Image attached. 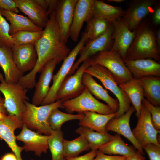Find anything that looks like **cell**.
Listing matches in <instances>:
<instances>
[{
    "instance_id": "6da1fadb",
    "label": "cell",
    "mask_w": 160,
    "mask_h": 160,
    "mask_svg": "<svg viewBox=\"0 0 160 160\" xmlns=\"http://www.w3.org/2000/svg\"><path fill=\"white\" fill-rule=\"evenodd\" d=\"M54 12L49 15L48 23L43 30L42 36L34 44L37 55L36 66L31 71L23 75L18 82L28 89H32L35 87L36 74L40 73L48 62L56 60L59 64L64 60L70 52V49L61 40Z\"/></svg>"
},
{
    "instance_id": "7a4b0ae2",
    "label": "cell",
    "mask_w": 160,
    "mask_h": 160,
    "mask_svg": "<svg viewBox=\"0 0 160 160\" xmlns=\"http://www.w3.org/2000/svg\"><path fill=\"white\" fill-rule=\"evenodd\" d=\"M151 59L156 61L160 59V49L156 36L147 25L142 23L136 30L135 37L127 53L125 60H132Z\"/></svg>"
},
{
    "instance_id": "3957f363",
    "label": "cell",
    "mask_w": 160,
    "mask_h": 160,
    "mask_svg": "<svg viewBox=\"0 0 160 160\" xmlns=\"http://www.w3.org/2000/svg\"><path fill=\"white\" fill-rule=\"evenodd\" d=\"M63 103L58 100L51 104L38 106L26 100V109L22 115L21 121L31 130H35L41 134L50 135L52 129L48 122L49 116L55 108L65 109Z\"/></svg>"
},
{
    "instance_id": "277c9868",
    "label": "cell",
    "mask_w": 160,
    "mask_h": 160,
    "mask_svg": "<svg viewBox=\"0 0 160 160\" xmlns=\"http://www.w3.org/2000/svg\"><path fill=\"white\" fill-rule=\"evenodd\" d=\"M84 72L97 79L105 88L111 92L118 99L119 108L114 118L123 116L130 108L131 103L126 93L119 87L112 73L105 67L98 64L93 65L87 68Z\"/></svg>"
},
{
    "instance_id": "5b68a950",
    "label": "cell",
    "mask_w": 160,
    "mask_h": 160,
    "mask_svg": "<svg viewBox=\"0 0 160 160\" xmlns=\"http://www.w3.org/2000/svg\"><path fill=\"white\" fill-rule=\"evenodd\" d=\"M89 67L101 65L113 75L119 85L133 78L132 74L118 53L111 50L99 52L87 60Z\"/></svg>"
},
{
    "instance_id": "8992f818",
    "label": "cell",
    "mask_w": 160,
    "mask_h": 160,
    "mask_svg": "<svg viewBox=\"0 0 160 160\" xmlns=\"http://www.w3.org/2000/svg\"><path fill=\"white\" fill-rule=\"evenodd\" d=\"M0 92L4 96V106L8 115L15 116L21 120L23 113L26 110L25 101L28 100L26 95L28 89L18 83H8L0 73Z\"/></svg>"
},
{
    "instance_id": "52a82bcc",
    "label": "cell",
    "mask_w": 160,
    "mask_h": 160,
    "mask_svg": "<svg viewBox=\"0 0 160 160\" xmlns=\"http://www.w3.org/2000/svg\"><path fill=\"white\" fill-rule=\"evenodd\" d=\"M88 39L87 33L85 32H83L79 42L64 60L61 67L57 73L53 75L52 85L41 105L51 104L56 101V95L60 86L68 75L77 55Z\"/></svg>"
},
{
    "instance_id": "ba28073f",
    "label": "cell",
    "mask_w": 160,
    "mask_h": 160,
    "mask_svg": "<svg viewBox=\"0 0 160 160\" xmlns=\"http://www.w3.org/2000/svg\"><path fill=\"white\" fill-rule=\"evenodd\" d=\"M66 111L69 113L76 112L83 113L87 111L108 115L114 113L108 105L100 102L95 98L86 88L78 97L63 102Z\"/></svg>"
},
{
    "instance_id": "9c48e42d",
    "label": "cell",
    "mask_w": 160,
    "mask_h": 160,
    "mask_svg": "<svg viewBox=\"0 0 160 160\" xmlns=\"http://www.w3.org/2000/svg\"><path fill=\"white\" fill-rule=\"evenodd\" d=\"M114 29L113 24L111 23L102 35L93 40L88 39L79 52L80 57L74 63L68 75L74 74L79 65L90 57L99 52L109 50L113 40Z\"/></svg>"
},
{
    "instance_id": "30bf717a",
    "label": "cell",
    "mask_w": 160,
    "mask_h": 160,
    "mask_svg": "<svg viewBox=\"0 0 160 160\" xmlns=\"http://www.w3.org/2000/svg\"><path fill=\"white\" fill-rule=\"evenodd\" d=\"M88 67L86 60L74 74L66 76L57 91L55 101L60 100L63 102L78 97L83 92L86 87L82 83V77Z\"/></svg>"
},
{
    "instance_id": "8fae6325",
    "label": "cell",
    "mask_w": 160,
    "mask_h": 160,
    "mask_svg": "<svg viewBox=\"0 0 160 160\" xmlns=\"http://www.w3.org/2000/svg\"><path fill=\"white\" fill-rule=\"evenodd\" d=\"M136 127L132 130L135 139L143 147L151 143L160 147L157 135L160 130L155 129L151 121V114L148 110L142 103L140 114Z\"/></svg>"
},
{
    "instance_id": "7c38bea8",
    "label": "cell",
    "mask_w": 160,
    "mask_h": 160,
    "mask_svg": "<svg viewBox=\"0 0 160 160\" xmlns=\"http://www.w3.org/2000/svg\"><path fill=\"white\" fill-rule=\"evenodd\" d=\"M23 126L21 121L17 116L0 112V138L7 143L17 160H23L21 153L24 148L17 145L14 131L17 129H22Z\"/></svg>"
},
{
    "instance_id": "4fadbf2b",
    "label": "cell",
    "mask_w": 160,
    "mask_h": 160,
    "mask_svg": "<svg viewBox=\"0 0 160 160\" xmlns=\"http://www.w3.org/2000/svg\"><path fill=\"white\" fill-rule=\"evenodd\" d=\"M78 0H60L55 11L62 42L66 44L70 37L74 8Z\"/></svg>"
},
{
    "instance_id": "5bb4252c",
    "label": "cell",
    "mask_w": 160,
    "mask_h": 160,
    "mask_svg": "<svg viewBox=\"0 0 160 160\" xmlns=\"http://www.w3.org/2000/svg\"><path fill=\"white\" fill-rule=\"evenodd\" d=\"M155 0H135L130 4L122 20L131 31L135 30L143 19L152 9Z\"/></svg>"
},
{
    "instance_id": "9a60e30c",
    "label": "cell",
    "mask_w": 160,
    "mask_h": 160,
    "mask_svg": "<svg viewBox=\"0 0 160 160\" xmlns=\"http://www.w3.org/2000/svg\"><path fill=\"white\" fill-rule=\"evenodd\" d=\"M49 136L42 135L32 131L23 124L22 130L16 136V140L23 143L24 150L26 152H34L35 155L40 156L43 153H46L49 148L47 143Z\"/></svg>"
},
{
    "instance_id": "2e32d148",
    "label": "cell",
    "mask_w": 160,
    "mask_h": 160,
    "mask_svg": "<svg viewBox=\"0 0 160 160\" xmlns=\"http://www.w3.org/2000/svg\"><path fill=\"white\" fill-rule=\"evenodd\" d=\"M114 43L111 50L119 53L123 60L136 35V30L131 31L122 19L113 23Z\"/></svg>"
},
{
    "instance_id": "e0dca14e",
    "label": "cell",
    "mask_w": 160,
    "mask_h": 160,
    "mask_svg": "<svg viewBox=\"0 0 160 160\" xmlns=\"http://www.w3.org/2000/svg\"><path fill=\"white\" fill-rule=\"evenodd\" d=\"M135 111V109L132 105L129 110L123 116L118 118H111L106 124L105 128L108 131L114 132L124 136L132 143L143 155H144L143 148L135 139L130 127V118Z\"/></svg>"
},
{
    "instance_id": "ac0fdd59",
    "label": "cell",
    "mask_w": 160,
    "mask_h": 160,
    "mask_svg": "<svg viewBox=\"0 0 160 160\" xmlns=\"http://www.w3.org/2000/svg\"><path fill=\"white\" fill-rule=\"evenodd\" d=\"M12 49L13 60L20 72L23 73L33 70L37 61L34 44L14 46Z\"/></svg>"
},
{
    "instance_id": "d6986e66",
    "label": "cell",
    "mask_w": 160,
    "mask_h": 160,
    "mask_svg": "<svg viewBox=\"0 0 160 160\" xmlns=\"http://www.w3.org/2000/svg\"><path fill=\"white\" fill-rule=\"evenodd\" d=\"M58 64L56 60H51L41 70L38 81L35 86V90L32 100V104L37 106L41 105L47 96L50 88L49 85L53 71Z\"/></svg>"
},
{
    "instance_id": "ffe728a7",
    "label": "cell",
    "mask_w": 160,
    "mask_h": 160,
    "mask_svg": "<svg viewBox=\"0 0 160 160\" xmlns=\"http://www.w3.org/2000/svg\"><path fill=\"white\" fill-rule=\"evenodd\" d=\"M94 0H78L74 8L70 37L75 42L77 41L84 22L92 17V9Z\"/></svg>"
},
{
    "instance_id": "44dd1931",
    "label": "cell",
    "mask_w": 160,
    "mask_h": 160,
    "mask_svg": "<svg viewBox=\"0 0 160 160\" xmlns=\"http://www.w3.org/2000/svg\"><path fill=\"white\" fill-rule=\"evenodd\" d=\"M18 9L27 15L37 26L43 28L47 25L49 14L47 10L39 6L34 0H14Z\"/></svg>"
},
{
    "instance_id": "7402d4cb",
    "label": "cell",
    "mask_w": 160,
    "mask_h": 160,
    "mask_svg": "<svg viewBox=\"0 0 160 160\" xmlns=\"http://www.w3.org/2000/svg\"><path fill=\"white\" fill-rule=\"evenodd\" d=\"M124 61L133 78L139 79L145 76H160V64L154 60L143 59L132 60H124Z\"/></svg>"
},
{
    "instance_id": "603a6c76",
    "label": "cell",
    "mask_w": 160,
    "mask_h": 160,
    "mask_svg": "<svg viewBox=\"0 0 160 160\" xmlns=\"http://www.w3.org/2000/svg\"><path fill=\"white\" fill-rule=\"evenodd\" d=\"M12 48L6 46L0 47V66L4 75V80L8 83L18 82L23 76L17 68L12 58Z\"/></svg>"
},
{
    "instance_id": "cb8c5ba5",
    "label": "cell",
    "mask_w": 160,
    "mask_h": 160,
    "mask_svg": "<svg viewBox=\"0 0 160 160\" xmlns=\"http://www.w3.org/2000/svg\"><path fill=\"white\" fill-rule=\"evenodd\" d=\"M82 83L87 88L92 95L97 98L105 102L116 113L119 108L118 100L111 97L107 91L98 84L89 74L84 72L82 77Z\"/></svg>"
},
{
    "instance_id": "d4e9b609",
    "label": "cell",
    "mask_w": 160,
    "mask_h": 160,
    "mask_svg": "<svg viewBox=\"0 0 160 160\" xmlns=\"http://www.w3.org/2000/svg\"><path fill=\"white\" fill-rule=\"evenodd\" d=\"M0 9L2 15L10 23V35L19 31L37 32L43 30V28L36 25L26 17L3 9Z\"/></svg>"
},
{
    "instance_id": "484cf974",
    "label": "cell",
    "mask_w": 160,
    "mask_h": 160,
    "mask_svg": "<svg viewBox=\"0 0 160 160\" xmlns=\"http://www.w3.org/2000/svg\"><path fill=\"white\" fill-rule=\"evenodd\" d=\"M119 86L132 103L136 111V116L138 119L140 114L142 101L144 98L143 88L139 79L133 78Z\"/></svg>"
},
{
    "instance_id": "4316f807",
    "label": "cell",
    "mask_w": 160,
    "mask_h": 160,
    "mask_svg": "<svg viewBox=\"0 0 160 160\" xmlns=\"http://www.w3.org/2000/svg\"><path fill=\"white\" fill-rule=\"evenodd\" d=\"M83 113L84 116L79 123L80 126L102 133H108L105 128L106 125L111 118L114 117L115 113L104 115L92 111H85Z\"/></svg>"
},
{
    "instance_id": "83f0119b",
    "label": "cell",
    "mask_w": 160,
    "mask_h": 160,
    "mask_svg": "<svg viewBox=\"0 0 160 160\" xmlns=\"http://www.w3.org/2000/svg\"><path fill=\"white\" fill-rule=\"evenodd\" d=\"M125 12L121 7L109 5L102 1L94 0L92 9L93 17H101L113 23L123 17Z\"/></svg>"
},
{
    "instance_id": "f1b7e54d",
    "label": "cell",
    "mask_w": 160,
    "mask_h": 160,
    "mask_svg": "<svg viewBox=\"0 0 160 160\" xmlns=\"http://www.w3.org/2000/svg\"><path fill=\"white\" fill-rule=\"evenodd\" d=\"M143 90L144 96L151 104L160 106V77L148 76L139 79Z\"/></svg>"
},
{
    "instance_id": "f546056e",
    "label": "cell",
    "mask_w": 160,
    "mask_h": 160,
    "mask_svg": "<svg viewBox=\"0 0 160 160\" xmlns=\"http://www.w3.org/2000/svg\"><path fill=\"white\" fill-rule=\"evenodd\" d=\"M115 137L101 146L98 151L105 154L121 155L128 157L134 154L136 151L128 146L121 138L120 135L117 134Z\"/></svg>"
},
{
    "instance_id": "4dcf8cb0",
    "label": "cell",
    "mask_w": 160,
    "mask_h": 160,
    "mask_svg": "<svg viewBox=\"0 0 160 160\" xmlns=\"http://www.w3.org/2000/svg\"><path fill=\"white\" fill-rule=\"evenodd\" d=\"M83 136L88 142L92 151L98 150L102 146L114 138L116 135L105 134L92 130L87 127L80 126L75 131Z\"/></svg>"
},
{
    "instance_id": "1f68e13d",
    "label": "cell",
    "mask_w": 160,
    "mask_h": 160,
    "mask_svg": "<svg viewBox=\"0 0 160 160\" xmlns=\"http://www.w3.org/2000/svg\"><path fill=\"white\" fill-rule=\"evenodd\" d=\"M63 146L65 158L77 156L80 153L91 149L87 140L81 135L72 140L64 138Z\"/></svg>"
},
{
    "instance_id": "d6a6232c",
    "label": "cell",
    "mask_w": 160,
    "mask_h": 160,
    "mask_svg": "<svg viewBox=\"0 0 160 160\" xmlns=\"http://www.w3.org/2000/svg\"><path fill=\"white\" fill-rule=\"evenodd\" d=\"M63 132L61 129L52 130L47 143L52 160H64L63 156Z\"/></svg>"
},
{
    "instance_id": "836d02e7",
    "label": "cell",
    "mask_w": 160,
    "mask_h": 160,
    "mask_svg": "<svg viewBox=\"0 0 160 160\" xmlns=\"http://www.w3.org/2000/svg\"><path fill=\"white\" fill-rule=\"evenodd\" d=\"M84 116V113L77 114L66 113L60 111L59 108H56L51 111L48 121L51 129L55 130L61 129L62 124L66 121L74 119L80 120Z\"/></svg>"
},
{
    "instance_id": "e575fe53",
    "label": "cell",
    "mask_w": 160,
    "mask_h": 160,
    "mask_svg": "<svg viewBox=\"0 0 160 160\" xmlns=\"http://www.w3.org/2000/svg\"><path fill=\"white\" fill-rule=\"evenodd\" d=\"M87 23L85 32L87 34L88 39L91 40L103 34L111 23L103 18L93 16Z\"/></svg>"
},
{
    "instance_id": "d590c367",
    "label": "cell",
    "mask_w": 160,
    "mask_h": 160,
    "mask_svg": "<svg viewBox=\"0 0 160 160\" xmlns=\"http://www.w3.org/2000/svg\"><path fill=\"white\" fill-rule=\"evenodd\" d=\"M43 30L40 31H19L10 35L14 46L34 44L42 36Z\"/></svg>"
},
{
    "instance_id": "8d00e7d4",
    "label": "cell",
    "mask_w": 160,
    "mask_h": 160,
    "mask_svg": "<svg viewBox=\"0 0 160 160\" xmlns=\"http://www.w3.org/2000/svg\"><path fill=\"white\" fill-rule=\"evenodd\" d=\"M9 30L10 25L1 14L0 9V47L5 45L11 48L14 47Z\"/></svg>"
},
{
    "instance_id": "74e56055",
    "label": "cell",
    "mask_w": 160,
    "mask_h": 160,
    "mask_svg": "<svg viewBox=\"0 0 160 160\" xmlns=\"http://www.w3.org/2000/svg\"><path fill=\"white\" fill-rule=\"evenodd\" d=\"M142 103L148 110L151 116L152 124L156 129H160V106H155L146 99L143 98Z\"/></svg>"
},
{
    "instance_id": "f35d334b",
    "label": "cell",
    "mask_w": 160,
    "mask_h": 160,
    "mask_svg": "<svg viewBox=\"0 0 160 160\" xmlns=\"http://www.w3.org/2000/svg\"><path fill=\"white\" fill-rule=\"evenodd\" d=\"M148 154L150 160H160V147L150 143L143 147Z\"/></svg>"
},
{
    "instance_id": "ab89813d",
    "label": "cell",
    "mask_w": 160,
    "mask_h": 160,
    "mask_svg": "<svg viewBox=\"0 0 160 160\" xmlns=\"http://www.w3.org/2000/svg\"><path fill=\"white\" fill-rule=\"evenodd\" d=\"M0 9L17 14L19 12L14 0H0Z\"/></svg>"
},
{
    "instance_id": "60d3db41",
    "label": "cell",
    "mask_w": 160,
    "mask_h": 160,
    "mask_svg": "<svg viewBox=\"0 0 160 160\" xmlns=\"http://www.w3.org/2000/svg\"><path fill=\"white\" fill-rule=\"evenodd\" d=\"M98 150L92 151L83 155L65 158L64 160H93L97 155Z\"/></svg>"
},
{
    "instance_id": "b9f144b4",
    "label": "cell",
    "mask_w": 160,
    "mask_h": 160,
    "mask_svg": "<svg viewBox=\"0 0 160 160\" xmlns=\"http://www.w3.org/2000/svg\"><path fill=\"white\" fill-rule=\"evenodd\" d=\"M126 158L122 156L107 155L98 151L97 155L93 160H120Z\"/></svg>"
},
{
    "instance_id": "7bdbcfd3",
    "label": "cell",
    "mask_w": 160,
    "mask_h": 160,
    "mask_svg": "<svg viewBox=\"0 0 160 160\" xmlns=\"http://www.w3.org/2000/svg\"><path fill=\"white\" fill-rule=\"evenodd\" d=\"M48 5L47 11L49 15L54 12L58 4V0H47Z\"/></svg>"
},
{
    "instance_id": "ee69618b",
    "label": "cell",
    "mask_w": 160,
    "mask_h": 160,
    "mask_svg": "<svg viewBox=\"0 0 160 160\" xmlns=\"http://www.w3.org/2000/svg\"><path fill=\"white\" fill-rule=\"evenodd\" d=\"M145 159L141 153L137 150L134 154L126 157V160H145Z\"/></svg>"
},
{
    "instance_id": "f6af8a7d",
    "label": "cell",
    "mask_w": 160,
    "mask_h": 160,
    "mask_svg": "<svg viewBox=\"0 0 160 160\" xmlns=\"http://www.w3.org/2000/svg\"><path fill=\"white\" fill-rule=\"evenodd\" d=\"M153 21L156 25L160 23V7H157L155 9L153 17Z\"/></svg>"
},
{
    "instance_id": "bcb514c9",
    "label": "cell",
    "mask_w": 160,
    "mask_h": 160,
    "mask_svg": "<svg viewBox=\"0 0 160 160\" xmlns=\"http://www.w3.org/2000/svg\"><path fill=\"white\" fill-rule=\"evenodd\" d=\"M1 160H17V159L13 153H8L3 156Z\"/></svg>"
},
{
    "instance_id": "7dc6e473",
    "label": "cell",
    "mask_w": 160,
    "mask_h": 160,
    "mask_svg": "<svg viewBox=\"0 0 160 160\" xmlns=\"http://www.w3.org/2000/svg\"><path fill=\"white\" fill-rule=\"evenodd\" d=\"M34 1L41 7L47 11L48 5L47 0H34Z\"/></svg>"
},
{
    "instance_id": "c3c4849f",
    "label": "cell",
    "mask_w": 160,
    "mask_h": 160,
    "mask_svg": "<svg viewBox=\"0 0 160 160\" xmlns=\"http://www.w3.org/2000/svg\"><path fill=\"white\" fill-rule=\"evenodd\" d=\"M0 112L7 114V112L4 106V98L0 99Z\"/></svg>"
},
{
    "instance_id": "681fc988",
    "label": "cell",
    "mask_w": 160,
    "mask_h": 160,
    "mask_svg": "<svg viewBox=\"0 0 160 160\" xmlns=\"http://www.w3.org/2000/svg\"><path fill=\"white\" fill-rule=\"evenodd\" d=\"M156 42L158 47H160V29L158 30L156 36Z\"/></svg>"
},
{
    "instance_id": "f907efd6",
    "label": "cell",
    "mask_w": 160,
    "mask_h": 160,
    "mask_svg": "<svg viewBox=\"0 0 160 160\" xmlns=\"http://www.w3.org/2000/svg\"><path fill=\"white\" fill-rule=\"evenodd\" d=\"M124 0H108V2H113L117 3H121L124 1Z\"/></svg>"
},
{
    "instance_id": "816d5d0a",
    "label": "cell",
    "mask_w": 160,
    "mask_h": 160,
    "mask_svg": "<svg viewBox=\"0 0 160 160\" xmlns=\"http://www.w3.org/2000/svg\"><path fill=\"white\" fill-rule=\"evenodd\" d=\"M126 158L125 159H121V160H126Z\"/></svg>"
},
{
    "instance_id": "f5cc1de1",
    "label": "cell",
    "mask_w": 160,
    "mask_h": 160,
    "mask_svg": "<svg viewBox=\"0 0 160 160\" xmlns=\"http://www.w3.org/2000/svg\"><path fill=\"white\" fill-rule=\"evenodd\" d=\"M1 92H0V99H1Z\"/></svg>"
},
{
    "instance_id": "db71d44e",
    "label": "cell",
    "mask_w": 160,
    "mask_h": 160,
    "mask_svg": "<svg viewBox=\"0 0 160 160\" xmlns=\"http://www.w3.org/2000/svg\"></svg>"
}]
</instances>
